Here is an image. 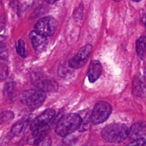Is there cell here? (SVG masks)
<instances>
[{
	"mask_svg": "<svg viewBox=\"0 0 146 146\" xmlns=\"http://www.w3.org/2000/svg\"><path fill=\"white\" fill-rule=\"evenodd\" d=\"M103 138L111 143H119L129 135V128L123 123H113L107 125L101 132Z\"/></svg>",
	"mask_w": 146,
	"mask_h": 146,
	"instance_id": "1",
	"label": "cell"
},
{
	"mask_svg": "<svg viewBox=\"0 0 146 146\" xmlns=\"http://www.w3.org/2000/svg\"><path fill=\"white\" fill-rule=\"evenodd\" d=\"M81 119L77 113H70L61 118L56 127V133L59 136L65 137L72 134L79 128Z\"/></svg>",
	"mask_w": 146,
	"mask_h": 146,
	"instance_id": "2",
	"label": "cell"
},
{
	"mask_svg": "<svg viewBox=\"0 0 146 146\" xmlns=\"http://www.w3.org/2000/svg\"><path fill=\"white\" fill-rule=\"evenodd\" d=\"M46 99L45 92L40 89H30L24 91L21 96V102L24 105L34 108L43 104Z\"/></svg>",
	"mask_w": 146,
	"mask_h": 146,
	"instance_id": "3",
	"label": "cell"
},
{
	"mask_svg": "<svg viewBox=\"0 0 146 146\" xmlns=\"http://www.w3.org/2000/svg\"><path fill=\"white\" fill-rule=\"evenodd\" d=\"M112 112V107L108 103L100 101L94 106L91 113V122L94 125H98L105 122Z\"/></svg>",
	"mask_w": 146,
	"mask_h": 146,
	"instance_id": "4",
	"label": "cell"
},
{
	"mask_svg": "<svg viewBox=\"0 0 146 146\" xmlns=\"http://www.w3.org/2000/svg\"><path fill=\"white\" fill-rule=\"evenodd\" d=\"M57 21L54 17H43L35 25V31L44 36H50L54 34L57 29Z\"/></svg>",
	"mask_w": 146,
	"mask_h": 146,
	"instance_id": "5",
	"label": "cell"
},
{
	"mask_svg": "<svg viewBox=\"0 0 146 146\" xmlns=\"http://www.w3.org/2000/svg\"><path fill=\"white\" fill-rule=\"evenodd\" d=\"M31 82L38 89L44 92H53L58 89V84L56 81L52 78H49L46 76L34 74L31 77Z\"/></svg>",
	"mask_w": 146,
	"mask_h": 146,
	"instance_id": "6",
	"label": "cell"
},
{
	"mask_svg": "<svg viewBox=\"0 0 146 146\" xmlns=\"http://www.w3.org/2000/svg\"><path fill=\"white\" fill-rule=\"evenodd\" d=\"M92 50L93 48L91 44L84 46L69 61V67L72 68H81L88 60L90 55L92 53Z\"/></svg>",
	"mask_w": 146,
	"mask_h": 146,
	"instance_id": "7",
	"label": "cell"
},
{
	"mask_svg": "<svg viewBox=\"0 0 146 146\" xmlns=\"http://www.w3.org/2000/svg\"><path fill=\"white\" fill-rule=\"evenodd\" d=\"M55 111L53 109H47L45 111L40 114L38 117L35 118L32 121L31 124V130L34 131L37 128H42V127L47 126L50 123L51 121L54 119L55 116Z\"/></svg>",
	"mask_w": 146,
	"mask_h": 146,
	"instance_id": "8",
	"label": "cell"
},
{
	"mask_svg": "<svg viewBox=\"0 0 146 146\" xmlns=\"http://www.w3.org/2000/svg\"><path fill=\"white\" fill-rule=\"evenodd\" d=\"M29 37L31 43H32L33 47L36 51L41 52L46 48L47 44H48V40H47L46 36H44L37 33L36 31H34L30 33Z\"/></svg>",
	"mask_w": 146,
	"mask_h": 146,
	"instance_id": "9",
	"label": "cell"
},
{
	"mask_svg": "<svg viewBox=\"0 0 146 146\" xmlns=\"http://www.w3.org/2000/svg\"><path fill=\"white\" fill-rule=\"evenodd\" d=\"M48 131H49L48 125L34 130L33 131V133L31 134V135L29 137L27 143L29 145H36L44 137L46 136Z\"/></svg>",
	"mask_w": 146,
	"mask_h": 146,
	"instance_id": "10",
	"label": "cell"
},
{
	"mask_svg": "<svg viewBox=\"0 0 146 146\" xmlns=\"http://www.w3.org/2000/svg\"><path fill=\"white\" fill-rule=\"evenodd\" d=\"M102 74V65L98 61H93L90 64L88 71V78L91 83H94Z\"/></svg>",
	"mask_w": 146,
	"mask_h": 146,
	"instance_id": "11",
	"label": "cell"
},
{
	"mask_svg": "<svg viewBox=\"0 0 146 146\" xmlns=\"http://www.w3.org/2000/svg\"><path fill=\"white\" fill-rule=\"evenodd\" d=\"M146 135V122L140 121L132 125L129 129V135L131 138L136 139L138 138H143Z\"/></svg>",
	"mask_w": 146,
	"mask_h": 146,
	"instance_id": "12",
	"label": "cell"
},
{
	"mask_svg": "<svg viewBox=\"0 0 146 146\" xmlns=\"http://www.w3.org/2000/svg\"><path fill=\"white\" fill-rule=\"evenodd\" d=\"M146 91V86L145 83L140 78H135L133 84V92L137 96H141L145 94Z\"/></svg>",
	"mask_w": 146,
	"mask_h": 146,
	"instance_id": "13",
	"label": "cell"
},
{
	"mask_svg": "<svg viewBox=\"0 0 146 146\" xmlns=\"http://www.w3.org/2000/svg\"><path fill=\"white\" fill-rule=\"evenodd\" d=\"M136 51L140 58L143 59L146 55V36H141L136 41Z\"/></svg>",
	"mask_w": 146,
	"mask_h": 146,
	"instance_id": "14",
	"label": "cell"
},
{
	"mask_svg": "<svg viewBox=\"0 0 146 146\" xmlns=\"http://www.w3.org/2000/svg\"><path fill=\"white\" fill-rule=\"evenodd\" d=\"M16 49L17 53L20 56L25 58L26 57V49H25V44L23 40L20 39L16 44Z\"/></svg>",
	"mask_w": 146,
	"mask_h": 146,
	"instance_id": "15",
	"label": "cell"
},
{
	"mask_svg": "<svg viewBox=\"0 0 146 146\" xmlns=\"http://www.w3.org/2000/svg\"><path fill=\"white\" fill-rule=\"evenodd\" d=\"M24 128V123L22 121H19L12 127L11 130V134L12 135H18L21 133Z\"/></svg>",
	"mask_w": 146,
	"mask_h": 146,
	"instance_id": "16",
	"label": "cell"
},
{
	"mask_svg": "<svg viewBox=\"0 0 146 146\" xmlns=\"http://www.w3.org/2000/svg\"><path fill=\"white\" fill-rule=\"evenodd\" d=\"M8 61V53L7 47L0 49V66L5 65Z\"/></svg>",
	"mask_w": 146,
	"mask_h": 146,
	"instance_id": "17",
	"label": "cell"
},
{
	"mask_svg": "<svg viewBox=\"0 0 146 146\" xmlns=\"http://www.w3.org/2000/svg\"><path fill=\"white\" fill-rule=\"evenodd\" d=\"M64 142L67 145H75L77 142V138L76 136H74V135H71V134H70V135L65 136Z\"/></svg>",
	"mask_w": 146,
	"mask_h": 146,
	"instance_id": "18",
	"label": "cell"
},
{
	"mask_svg": "<svg viewBox=\"0 0 146 146\" xmlns=\"http://www.w3.org/2000/svg\"><path fill=\"white\" fill-rule=\"evenodd\" d=\"M146 144V140L144 138H138L127 146H144Z\"/></svg>",
	"mask_w": 146,
	"mask_h": 146,
	"instance_id": "19",
	"label": "cell"
},
{
	"mask_svg": "<svg viewBox=\"0 0 146 146\" xmlns=\"http://www.w3.org/2000/svg\"><path fill=\"white\" fill-rule=\"evenodd\" d=\"M51 138L46 135L44 137L41 141H40L38 143L36 144V146H51Z\"/></svg>",
	"mask_w": 146,
	"mask_h": 146,
	"instance_id": "20",
	"label": "cell"
},
{
	"mask_svg": "<svg viewBox=\"0 0 146 146\" xmlns=\"http://www.w3.org/2000/svg\"><path fill=\"white\" fill-rule=\"evenodd\" d=\"M6 47V38L3 36L0 35V49Z\"/></svg>",
	"mask_w": 146,
	"mask_h": 146,
	"instance_id": "21",
	"label": "cell"
},
{
	"mask_svg": "<svg viewBox=\"0 0 146 146\" xmlns=\"http://www.w3.org/2000/svg\"><path fill=\"white\" fill-rule=\"evenodd\" d=\"M5 27V21L1 17H0V31Z\"/></svg>",
	"mask_w": 146,
	"mask_h": 146,
	"instance_id": "22",
	"label": "cell"
},
{
	"mask_svg": "<svg viewBox=\"0 0 146 146\" xmlns=\"http://www.w3.org/2000/svg\"><path fill=\"white\" fill-rule=\"evenodd\" d=\"M142 21H143V23L144 24V25L146 27V14H143V16H142Z\"/></svg>",
	"mask_w": 146,
	"mask_h": 146,
	"instance_id": "23",
	"label": "cell"
},
{
	"mask_svg": "<svg viewBox=\"0 0 146 146\" xmlns=\"http://www.w3.org/2000/svg\"><path fill=\"white\" fill-rule=\"evenodd\" d=\"M46 2L48 3V4H54L55 2H56L57 1H58V0H46Z\"/></svg>",
	"mask_w": 146,
	"mask_h": 146,
	"instance_id": "24",
	"label": "cell"
},
{
	"mask_svg": "<svg viewBox=\"0 0 146 146\" xmlns=\"http://www.w3.org/2000/svg\"><path fill=\"white\" fill-rule=\"evenodd\" d=\"M144 76H145V78L146 80V68L145 69V72H144Z\"/></svg>",
	"mask_w": 146,
	"mask_h": 146,
	"instance_id": "25",
	"label": "cell"
},
{
	"mask_svg": "<svg viewBox=\"0 0 146 146\" xmlns=\"http://www.w3.org/2000/svg\"><path fill=\"white\" fill-rule=\"evenodd\" d=\"M132 1H135V2H138V1H141V0H132Z\"/></svg>",
	"mask_w": 146,
	"mask_h": 146,
	"instance_id": "26",
	"label": "cell"
},
{
	"mask_svg": "<svg viewBox=\"0 0 146 146\" xmlns=\"http://www.w3.org/2000/svg\"><path fill=\"white\" fill-rule=\"evenodd\" d=\"M113 1H121V0H113Z\"/></svg>",
	"mask_w": 146,
	"mask_h": 146,
	"instance_id": "27",
	"label": "cell"
},
{
	"mask_svg": "<svg viewBox=\"0 0 146 146\" xmlns=\"http://www.w3.org/2000/svg\"><path fill=\"white\" fill-rule=\"evenodd\" d=\"M0 3H1V0H0Z\"/></svg>",
	"mask_w": 146,
	"mask_h": 146,
	"instance_id": "28",
	"label": "cell"
}]
</instances>
